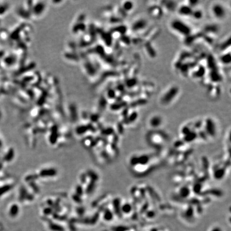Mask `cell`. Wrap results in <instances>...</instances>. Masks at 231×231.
Here are the masks:
<instances>
[{"label": "cell", "instance_id": "3957f363", "mask_svg": "<svg viewBox=\"0 0 231 231\" xmlns=\"http://www.w3.org/2000/svg\"><path fill=\"white\" fill-rule=\"evenodd\" d=\"M212 11L216 18L222 19L225 16L226 11L222 4H215L212 7Z\"/></svg>", "mask_w": 231, "mask_h": 231}, {"label": "cell", "instance_id": "52a82bcc", "mask_svg": "<svg viewBox=\"0 0 231 231\" xmlns=\"http://www.w3.org/2000/svg\"><path fill=\"white\" fill-rule=\"evenodd\" d=\"M150 124L153 127H157L161 125L162 120L158 116H154L150 120Z\"/></svg>", "mask_w": 231, "mask_h": 231}, {"label": "cell", "instance_id": "9c48e42d", "mask_svg": "<svg viewBox=\"0 0 231 231\" xmlns=\"http://www.w3.org/2000/svg\"><path fill=\"white\" fill-rule=\"evenodd\" d=\"M192 15L193 16L195 19H200L202 18V12L200 10H196V11H193V13Z\"/></svg>", "mask_w": 231, "mask_h": 231}, {"label": "cell", "instance_id": "9a60e30c", "mask_svg": "<svg viewBox=\"0 0 231 231\" xmlns=\"http://www.w3.org/2000/svg\"><path fill=\"white\" fill-rule=\"evenodd\" d=\"M209 231H223L222 228L218 226H215L211 228Z\"/></svg>", "mask_w": 231, "mask_h": 231}, {"label": "cell", "instance_id": "30bf717a", "mask_svg": "<svg viewBox=\"0 0 231 231\" xmlns=\"http://www.w3.org/2000/svg\"><path fill=\"white\" fill-rule=\"evenodd\" d=\"M122 210L125 213L130 212L131 210V206L129 204H125L122 208Z\"/></svg>", "mask_w": 231, "mask_h": 231}, {"label": "cell", "instance_id": "4fadbf2b", "mask_svg": "<svg viewBox=\"0 0 231 231\" xmlns=\"http://www.w3.org/2000/svg\"><path fill=\"white\" fill-rule=\"evenodd\" d=\"M86 128L83 126V127H80V128H78V130H77V133L81 134H83V133H84V132H86Z\"/></svg>", "mask_w": 231, "mask_h": 231}, {"label": "cell", "instance_id": "6da1fadb", "mask_svg": "<svg viewBox=\"0 0 231 231\" xmlns=\"http://www.w3.org/2000/svg\"><path fill=\"white\" fill-rule=\"evenodd\" d=\"M171 27L178 33L185 36L190 35L192 31L188 25L180 20L172 21L171 24Z\"/></svg>", "mask_w": 231, "mask_h": 231}, {"label": "cell", "instance_id": "277c9868", "mask_svg": "<svg viewBox=\"0 0 231 231\" xmlns=\"http://www.w3.org/2000/svg\"><path fill=\"white\" fill-rule=\"evenodd\" d=\"M193 11V9L190 5H182L179 9V14L185 16L192 15Z\"/></svg>", "mask_w": 231, "mask_h": 231}, {"label": "cell", "instance_id": "8992f818", "mask_svg": "<svg viewBox=\"0 0 231 231\" xmlns=\"http://www.w3.org/2000/svg\"><path fill=\"white\" fill-rule=\"evenodd\" d=\"M56 171L53 169L42 170L40 175L42 177H53L56 174Z\"/></svg>", "mask_w": 231, "mask_h": 231}, {"label": "cell", "instance_id": "5bb4252c", "mask_svg": "<svg viewBox=\"0 0 231 231\" xmlns=\"http://www.w3.org/2000/svg\"><path fill=\"white\" fill-rule=\"evenodd\" d=\"M104 217L105 218V219H107V220H110L112 218V215L110 211H107L105 214Z\"/></svg>", "mask_w": 231, "mask_h": 231}, {"label": "cell", "instance_id": "ba28073f", "mask_svg": "<svg viewBox=\"0 0 231 231\" xmlns=\"http://www.w3.org/2000/svg\"><path fill=\"white\" fill-rule=\"evenodd\" d=\"M220 61L223 63L225 64H228L230 63L231 62V55L230 54H226L223 55L220 58Z\"/></svg>", "mask_w": 231, "mask_h": 231}, {"label": "cell", "instance_id": "8fae6325", "mask_svg": "<svg viewBox=\"0 0 231 231\" xmlns=\"http://www.w3.org/2000/svg\"><path fill=\"white\" fill-rule=\"evenodd\" d=\"M124 7L125 8V9H126L128 11H130L133 7V4H132L131 2H126L124 4Z\"/></svg>", "mask_w": 231, "mask_h": 231}, {"label": "cell", "instance_id": "7c38bea8", "mask_svg": "<svg viewBox=\"0 0 231 231\" xmlns=\"http://www.w3.org/2000/svg\"><path fill=\"white\" fill-rule=\"evenodd\" d=\"M57 134L56 132H54L53 134H52V136H51L50 137V142L53 144L55 143L56 142V141L57 140Z\"/></svg>", "mask_w": 231, "mask_h": 231}, {"label": "cell", "instance_id": "5b68a950", "mask_svg": "<svg viewBox=\"0 0 231 231\" xmlns=\"http://www.w3.org/2000/svg\"><path fill=\"white\" fill-rule=\"evenodd\" d=\"M147 25L146 21L144 19H140L139 21H136V23H134L133 25V29L134 31H140L141 29H144Z\"/></svg>", "mask_w": 231, "mask_h": 231}, {"label": "cell", "instance_id": "7a4b0ae2", "mask_svg": "<svg viewBox=\"0 0 231 231\" xmlns=\"http://www.w3.org/2000/svg\"><path fill=\"white\" fill-rule=\"evenodd\" d=\"M178 93V88L177 87H173L167 91L162 98V101L164 103H169L172 101L177 96Z\"/></svg>", "mask_w": 231, "mask_h": 231}]
</instances>
